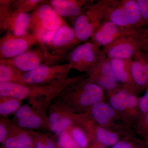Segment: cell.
I'll list each match as a JSON object with an SVG mask.
<instances>
[{
    "instance_id": "1",
    "label": "cell",
    "mask_w": 148,
    "mask_h": 148,
    "mask_svg": "<svg viewBox=\"0 0 148 148\" xmlns=\"http://www.w3.org/2000/svg\"><path fill=\"white\" fill-rule=\"evenodd\" d=\"M86 76L66 86L56 97V104L76 114H84L93 105L107 101L105 91Z\"/></svg>"
},
{
    "instance_id": "2",
    "label": "cell",
    "mask_w": 148,
    "mask_h": 148,
    "mask_svg": "<svg viewBox=\"0 0 148 148\" xmlns=\"http://www.w3.org/2000/svg\"><path fill=\"white\" fill-rule=\"evenodd\" d=\"M81 78V76H79L54 84L40 85L1 83L0 96L14 98L21 101L28 99L34 107H38L43 110L46 103H48L49 101L56 98L66 86Z\"/></svg>"
},
{
    "instance_id": "3",
    "label": "cell",
    "mask_w": 148,
    "mask_h": 148,
    "mask_svg": "<svg viewBox=\"0 0 148 148\" xmlns=\"http://www.w3.org/2000/svg\"><path fill=\"white\" fill-rule=\"evenodd\" d=\"M104 19L131 31L147 27L137 0H109Z\"/></svg>"
},
{
    "instance_id": "4",
    "label": "cell",
    "mask_w": 148,
    "mask_h": 148,
    "mask_svg": "<svg viewBox=\"0 0 148 148\" xmlns=\"http://www.w3.org/2000/svg\"><path fill=\"white\" fill-rule=\"evenodd\" d=\"M109 0L89 1L81 13L73 20L77 39L80 43L88 41L104 18Z\"/></svg>"
},
{
    "instance_id": "5",
    "label": "cell",
    "mask_w": 148,
    "mask_h": 148,
    "mask_svg": "<svg viewBox=\"0 0 148 148\" xmlns=\"http://www.w3.org/2000/svg\"><path fill=\"white\" fill-rule=\"evenodd\" d=\"M106 96L109 104L127 124L132 127L141 116L139 94L134 90L119 84L115 89L107 92Z\"/></svg>"
},
{
    "instance_id": "6",
    "label": "cell",
    "mask_w": 148,
    "mask_h": 148,
    "mask_svg": "<svg viewBox=\"0 0 148 148\" xmlns=\"http://www.w3.org/2000/svg\"><path fill=\"white\" fill-rule=\"evenodd\" d=\"M82 114L95 124L119 132L125 137L136 135L132 127L127 124L107 100L96 103Z\"/></svg>"
},
{
    "instance_id": "7",
    "label": "cell",
    "mask_w": 148,
    "mask_h": 148,
    "mask_svg": "<svg viewBox=\"0 0 148 148\" xmlns=\"http://www.w3.org/2000/svg\"><path fill=\"white\" fill-rule=\"evenodd\" d=\"M80 44L74 29L66 23L47 36L42 43L40 44L45 48L54 63L59 64Z\"/></svg>"
},
{
    "instance_id": "8",
    "label": "cell",
    "mask_w": 148,
    "mask_h": 148,
    "mask_svg": "<svg viewBox=\"0 0 148 148\" xmlns=\"http://www.w3.org/2000/svg\"><path fill=\"white\" fill-rule=\"evenodd\" d=\"M66 23L54 11L48 1H42L31 14L29 32L38 37L40 43L46 35Z\"/></svg>"
},
{
    "instance_id": "9",
    "label": "cell",
    "mask_w": 148,
    "mask_h": 148,
    "mask_svg": "<svg viewBox=\"0 0 148 148\" xmlns=\"http://www.w3.org/2000/svg\"><path fill=\"white\" fill-rule=\"evenodd\" d=\"M72 69L69 64H45L24 73L21 84L40 85L54 84L66 80Z\"/></svg>"
},
{
    "instance_id": "10",
    "label": "cell",
    "mask_w": 148,
    "mask_h": 148,
    "mask_svg": "<svg viewBox=\"0 0 148 148\" xmlns=\"http://www.w3.org/2000/svg\"><path fill=\"white\" fill-rule=\"evenodd\" d=\"M105 55L100 47L91 41H87L74 48L67 58L72 69L87 74Z\"/></svg>"
},
{
    "instance_id": "11",
    "label": "cell",
    "mask_w": 148,
    "mask_h": 148,
    "mask_svg": "<svg viewBox=\"0 0 148 148\" xmlns=\"http://www.w3.org/2000/svg\"><path fill=\"white\" fill-rule=\"evenodd\" d=\"M144 29L126 34L103 47L106 57L109 59H132L135 53L141 49Z\"/></svg>"
},
{
    "instance_id": "12",
    "label": "cell",
    "mask_w": 148,
    "mask_h": 148,
    "mask_svg": "<svg viewBox=\"0 0 148 148\" xmlns=\"http://www.w3.org/2000/svg\"><path fill=\"white\" fill-rule=\"evenodd\" d=\"M39 44L38 37L29 32L20 36L7 32L0 40V60L14 58Z\"/></svg>"
},
{
    "instance_id": "13",
    "label": "cell",
    "mask_w": 148,
    "mask_h": 148,
    "mask_svg": "<svg viewBox=\"0 0 148 148\" xmlns=\"http://www.w3.org/2000/svg\"><path fill=\"white\" fill-rule=\"evenodd\" d=\"M38 46L14 58L5 60L23 73L31 71L45 64H56L45 48L42 45Z\"/></svg>"
},
{
    "instance_id": "14",
    "label": "cell",
    "mask_w": 148,
    "mask_h": 148,
    "mask_svg": "<svg viewBox=\"0 0 148 148\" xmlns=\"http://www.w3.org/2000/svg\"><path fill=\"white\" fill-rule=\"evenodd\" d=\"M86 75L89 80L106 92L115 89L120 84L112 70L110 59L106 55Z\"/></svg>"
},
{
    "instance_id": "15",
    "label": "cell",
    "mask_w": 148,
    "mask_h": 148,
    "mask_svg": "<svg viewBox=\"0 0 148 148\" xmlns=\"http://www.w3.org/2000/svg\"><path fill=\"white\" fill-rule=\"evenodd\" d=\"M80 117V114L72 113L55 104L49 114V128L54 134L59 136L77 124Z\"/></svg>"
},
{
    "instance_id": "16",
    "label": "cell",
    "mask_w": 148,
    "mask_h": 148,
    "mask_svg": "<svg viewBox=\"0 0 148 148\" xmlns=\"http://www.w3.org/2000/svg\"><path fill=\"white\" fill-rule=\"evenodd\" d=\"M139 30H127L107 19H104L95 29L91 36V41L99 47L110 44L120 37Z\"/></svg>"
},
{
    "instance_id": "17",
    "label": "cell",
    "mask_w": 148,
    "mask_h": 148,
    "mask_svg": "<svg viewBox=\"0 0 148 148\" xmlns=\"http://www.w3.org/2000/svg\"><path fill=\"white\" fill-rule=\"evenodd\" d=\"M90 0H50L48 1L54 11L61 18H71L72 21L81 13Z\"/></svg>"
},
{
    "instance_id": "18",
    "label": "cell",
    "mask_w": 148,
    "mask_h": 148,
    "mask_svg": "<svg viewBox=\"0 0 148 148\" xmlns=\"http://www.w3.org/2000/svg\"><path fill=\"white\" fill-rule=\"evenodd\" d=\"M31 14L10 9L8 18L4 26L3 32H7L14 36H20L29 33Z\"/></svg>"
},
{
    "instance_id": "19",
    "label": "cell",
    "mask_w": 148,
    "mask_h": 148,
    "mask_svg": "<svg viewBox=\"0 0 148 148\" xmlns=\"http://www.w3.org/2000/svg\"><path fill=\"white\" fill-rule=\"evenodd\" d=\"M109 59L112 70L119 83L137 92L131 76V64L132 59Z\"/></svg>"
},
{
    "instance_id": "20",
    "label": "cell",
    "mask_w": 148,
    "mask_h": 148,
    "mask_svg": "<svg viewBox=\"0 0 148 148\" xmlns=\"http://www.w3.org/2000/svg\"><path fill=\"white\" fill-rule=\"evenodd\" d=\"M20 127L16 129H12L10 126L7 139L4 143L5 148H20L28 146H33L35 138L31 132L23 131Z\"/></svg>"
},
{
    "instance_id": "21",
    "label": "cell",
    "mask_w": 148,
    "mask_h": 148,
    "mask_svg": "<svg viewBox=\"0 0 148 148\" xmlns=\"http://www.w3.org/2000/svg\"><path fill=\"white\" fill-rule=\"evenodd\" d=\"M95 142L107 147H112L125 138L123 135L112 130L101 127L95 124L94 128Z\"/></svg>"
},
{
    "instance_id": "22",
    "label": "cell",
    "mask_w": 148,
    "mask_h": 148,
    "mask_svg": "<svg viewBox=\"0 0 148 148\" xmlns=\"http://www.w3.org/2000/svg\"><path fill=\"white\" fill-rule=\"evenodd\" d=\"M131 76L138 94L148 90V79L143 65L137 59L133 58L131 64Z\"/></svg>"
},
{
    "instance_id": "23",
    "label": "cell",
    "mask_w": 148,
    "mask_h": 148,
    "mask_svg": "<svg viewBox=\"0 0 148 148\" xmlns=\"http://www.w3.org/2000/svg\"><path fill=\"white\" fill-rule=\"evenodd\" d=\"M23 73L5 59L0 60V83L21 84Z\"/></svg>"
},
{
    "instance_id": "24",
    "label": "cell",
    "mask_w": 148,
    "mask_h": 148,
    "mask_svg": "<svg viewBox=\"0 0 148 148\" xmlns=\"http://www.w3.org/2000/svg\"><path fill=\"white\" fill-rule=\"evenodd\" d=\"M42 112L36 110L32 115L26 118L16 119V123L18 127L27 129H38L42 127L46 123H49L48 120L43 115Z\"/></svg>"
},
{
    "instance_id": "25",
    "label": "cell",
    "mask_w": 148,
    "mask_h": 148,
    "mask_svg": "<svg viewBox=\"0 0 148 148\" xmlns=\"http://www.w3.org/2000/svg\"><path fill=\"white\" fill-rule=\"evenodd\" d=\"M21 101L14 98L0 97V114L5 117L15 113L21 107Z\"/></svg>"
},
{
    "instance_id": "26",
    "label": "cell",
    "mask_w": 148,
    "mask_h": 148,
    "mask_svg": "<svg viewBox=\"0 0 148 148\" xmlns=\"http://www.w3.org/2000/svg\"><path fill=\"white\" fill-rule=\"evenodd\" d=\"M42 1L41 0H14L11 10L19 12L29 13L30 12L34 11Z\"/></svg>"
},
{
    "instance_id": "27",
    "label": "cell",
    "mask_w": 148,
    "mask_h": 148,
    "mask_svg": "<svg viewBox=\"0 0 148 148\" xmlns=\"http://www.w3.org/2000/svg\"><path fill=\"white\" fill-rule=\"evenodd\" d=\"M112 148H148L137 135L123 138Z\"/></svg>"
},
{
    "instance_id": "28",
    "label": "cell",
    "mask_w": 148,
    "mask_h": 148,
    "mask_svg": "<svg viewBox=\"0 0 148 148\" xmlns=\"http://www.w3.org/2000/svg\"><path fill=\"white\" fill-rule=\"evenodd\" d=\"M132 129L138 137L148 138V112L137 121L132 126Z\"/></svg>"
},
{
    "instance_id": "29",
    "label": "cell",
    "mask_w": 148,
    "mask_h": 148,
    "mask_svg": "<svg viewBox=\"0 0 148 148\" xmlns=\"http://www.w3.org/2000/svg\"><path fill=\"white\" fill-rule=\"evenodd\" d=\"M58 136V148H80L74 140L69 130L64 131Z\"/></svg>"
},
{
    "instance_id": "30",
    "label": "cell",
    "mask_w": 148,
    "mask_h": 148,
    "mask_svg": "<svg viewBox=\"0 0 148 148\" xmlns=\"http://www.w3.org/2000/svg\"><path fill=\"white\" fill-rule=\"evenodd\" d=\"M14 0H0V29L3 31Z\"/></svg>"
},
{
    "instance_id": "31",
    "label": "cell",
    "mask_w": 148,
    "mask_h": 148,
    "mask_svg": "<svg viewBox=\"0 0 148 148\" xmlns=\"http://www.w3.org/2000/svg\"><path fill=\"white\" fill-rule=\"evenodd\" d=\"M35 143L36 148H56L51 139L44 134L36 135Z\"/></svg>"
},
{
    "instance_id": "32",
    "label": "cell",
    "mask_w": 148,
    "mask_h": 148,
    "mask_svg": "<svg viewBox=\"0 0 148 148\" xmlns=\"http://www.w3.org/2000/svg\"><path fill=\"white\" fill-rule=\"evenodd\" d=\"M36 111L33 107L28 105L21 106V108L15 113V117L16 119L26 118L32 115Z\"/></svg>"
},
{
    "instance_id": "33",
    "label": "cell",
    "mask_w": 148,
    "mask_h": 148,
    "mask_svg": "<svg viewBox=\"0 0 148 148\" xmlns=\"http://www.w3.org/2000/svg\"><path fill=\"white\" fill-rule=\"evenodd\" d=\"M133 58L141 62L145 70L148 79V53L140 49L135 53Z\"/></svg>"
},
{
    "instance_id": "34",
    "label": "cell",
    "mask_w": 148,
    "mask_h": 148,
    "mask_svg": "<svg viewBox=\"0 0 148 148\" xmlns=\"http://www.w3.org/2000/svg\"><path fill=\"white\" fill-rule=\"evenodd\" d=\"M8 122L7 120L4 119H1L0 123V143L3 144L5 141L7 139L9 133L8 128Z\"/></svg>"
},
{
    "instance_id": "35",
    "label": "cell",
    "mask_w": 148,
    "mask_h": 148,
    "mask_svg": "<svg viewBox=\"0 0 148 148\" xmlns=\"http://www.w3.org/2000/svg\"><path fill=\"white\" fill-rule=\"evenodd\" d=\"M142 17L146 26H148V0H137Z\"/></svg>"
},
{
    "instance_id": "36",
    "label": "cell",
    "mask_w": 148,
    "mask_h": 148,
    "mask_svg": "<svg viewBox=\"0 0 148 148\" xmlns=\"http://www.w3.org/2000/svg\"><path fill=\"white\" fill-rule=\"evenodd\" d=\"M139 106H140V110L141 116L148 112V90L145 91V94L143 96H141V97L140 96Z\"/></svg>"
},
{
    "instance_id": "37",
    "label": "cell",
    "mask_w": 148,
    "mask_h": 148,
    "mask_svg": "<svg viewBox=\"0 0 148 148\" xmlns=\"http://www.w3.org/2000/svg\"><path fill=\"white\" fill-rule=\"evenodd\" d=\"M105 146L101 145L100 143L95 142L90 144L87 148H107Z\"/></svg>"
},
{
    "instance_id": "38",
    "label": "cell",
    "mask_w": 148,
    "mask_h": 148,
    "mask_svg": "<svg viewBox=\"0 0 148 148\" xmlns=\"http://www.w3.org/2000/svg\"><path fill=\"white\" fill-rule=\"evenodd\" d=\"M141 49L148 53V41H143L141 45Z\"/></svg>"
},
{
    "instance_id": "39",
    "label": "cell",
    "mask_w": 148,
    "mask_h": 148,
    "mask_svg": "<svg viewBox=\"0 0 148 148\" xmlns=\"http://www.w3.org/2000/svg\"><path fill=\"white\" fill-rule=\"evenodd\" d=\"M148 41V28L144 29L143 32V41Z\"/></svg>"
},
{
    "instance_id": "40",
    "label": "cell",
    "mask_w": 148,
    "mask_h": 148,
    "mask_svg": "<svg viewBox=\"0 0 148 148\" xmlns=\"http://www.w3.org/2000/svg\"><path fill=\"white\" fill-rule=\"evenodd\" d=\"M143 141H144V143H145V144L147 146V147H148V138L143 139Z\"/></svg>"
},
{
    "instance_id": "41",
    "label": "cell",
    "mask_w": 148,
    "mask_h": 148,
    "mask_svg": "<svg viewBox=\"0 0 148 148\" xmlns=\"http://www.w3.org/2000/svg\"><path fill=\"white\" fill-rule=\"evenodd\" d=\"M20 148H34L33 146H28V147H24Z\"/></svg>"
},
{
    "instance_id": "42",
    "label": "cell",
    "mask_w": 148,
    "mask_h": 148,
    "mask_svg": "<svg viewBox=\"0 0 148 148\" xmlns=\"http://www.w3.org/2000/svg\"><path fill=\"white\" fill-rule=\"evenodd\" d=\"M147 147L148 148V147Z\"/></svg>"
}]
</instances>
